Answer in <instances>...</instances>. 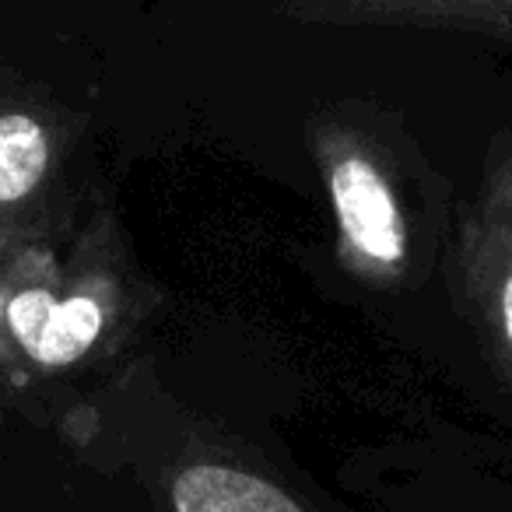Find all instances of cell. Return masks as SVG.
Instances as JSON below:
<instances>
[{
    "label": "cell",
    "instance_id": "1",
    "mask_svg": "<svg viewBox=\"0 0 512 512\" xmlns=\"http://www.w3.org/2000/svg\"><path fill=\"white\" fill-rule=\"evenodd\" d=\"M109 281L64 274L43 249H0V365L67 369L99 344Z\"/></svg>",
    "mask_w": 512,
    "mask_h": 512
},
{
    "label": "cell",
    "instance_id": "2",
    "mask_svg": "<svg viewBox=\"0 0 512 512\" xmlns=\"http://www.w3.org/2000/svg\"><path fill=\"white\" fill-rule=\"evenodd\" d=\"M460 285L484 351L512 386V134L491 148L481 193L463 225Z\"/></svg>",
    "mask_w": 512,
    "mask_h": 512
},
{
    "label": "cell",
    "instance_id": "3",
    "mask_svg": "<svg viewBox=\"0 0 512 512\" xmlns=\"http://www.w3.org/2000/svg\"><path fill=\"white\" fill-rule=\"evenodd\" d=\"M323 165L351 264L372 278H397L407 256V225L383 169L344 141L330 144Z\"/></svg>",
    "mask_w": 512,
    "mask_h": 512
},
{
    "label": "cell",
    "instance_id": "4",
    "mask_svg": "<svg viewBox=\"0 0 512 512\" xmlns=\"http://www.w3.org/2000/svg\"><path fill=\"white\" fill-rule=\"evenodd\" d=\"M281 18L330 29H421L512 46V0H299Z\"/></svg>",
    "mask_w": 512,
    "mask_h": 512
},
{
    "label": "cell",
    "instance_id": "5",
    "mask_svg": "<svg viewBox=\"0 0 512 512\" xmlns=\"http://www.w3.org/2000/svg\"><path fill=\"white\" fill-rule=\"evenodd\" d=\"M53 169V134L32 109L0 106V249L18 246V225Z\"/></svg>",
    "mask_w": 512,
    "mask_h": 512
},
{
    "label": "cell",
    "instance_id": "6",
    "mask_svg": "<svg viewBox=\"0 0 512 512\" xmlns=\"http://www.w3.org/2000/svg\"><path fill=\"white\" fill-rule=\"evenodd\" d=\"M176 512H306L288 491L228 463H190L172 477Z\"/></svg>",
    "mask_w": 512,
    "mask_h": 512
}]
</instances>
